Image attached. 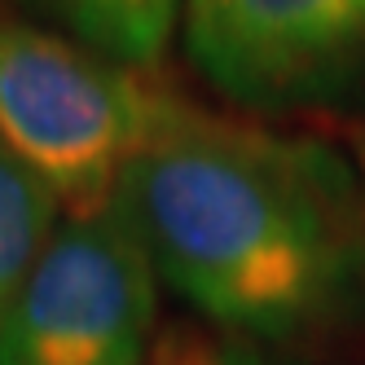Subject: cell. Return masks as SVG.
<instances>
[{"label": "cell", "mask_w": 365, "mask_h": 365, "mask_svg": "<svg viewBox=\"0 0 365 365\" xmlns=\"http://www.w3.org/2000/svg\"><path fill=\"white\" fill-rule=\"evenodd\" d=\"M119 202L154 273L242 339L312 334L365 291L361 190L322 141L163 93Z\"/></svg>", "instance_id": "1"}, {"label": "cell", "mask_w": 365, "mask_h": 365, "mask_svg": "<svg viewBox=\"0 0 365 365\" xmlns=\"http://www.w3.org/2000/svg\"><path fill=\"white\" fill-rule=\"evenodd\" d=\"M159 97L110 58L0 18V141L71 216L97 212L119 194L154 128Z\"/></svg>", "instance_id": "2"}, {"label": "cell", "mask_w": 365, "mask_h": 365, "mask_svg": "<svg viewBox=\"0 0 365 365\" xmlns=\"http://www.w3.org/2000/svg\"><path fill=\"white\" fill-rule=\"evenodd\" d=\"M154 277L119 194L71 216L0 322V365H145Z\"/></svg>", "instance_id": "3"}, {"label": "cell", "mask_w": 365, "mask_h": 365, "mask_svg": "<svg viewBox=\"0 0 365 365\" xmlns=\"http://www.w3.org/2000/svg\"><path fill=\"white\" fill-rule=\"evenodd\" d=\"M185 53L251 110L334 101L365 75V0H185Z\"/></svg>", "instance_id": "4"}, {"label": "cell", "mask_w": 365, "mask_h": 365, "mask_svg": "<svg viewBox=\"0 0 365 365\" xmlns=\"http://www.w3.org/2000/svg\"><path fill=\"white\" fill-rule=\"evenodd\" d=\"M58 194L0 141V322L58 229Z\"/></svg>", "instance_id": "5"}, {"label": "cell", "mask_w": 365, "mask_h": 365, "mask_svg": "<svg viewBox=\"0 0 365 365\" xmlns=\"http://www.w3.org/2000/svg\"><path fill=\"white\" fill-rule=\"evenodd\" d=\"M180 5L185 0H53L75 36L123 66H154L163 58Z\"/></svg>", "instance_id": "6"}, {"label": "cell", "mask_w": 365, "mask_h": 365, "mask_svg": "<svg viewBox=\"0 0 365 365\" xmlns=\"http://www.w3.org/2000/svg\"><path fill=\"white\" fill-rule=\"evenodd\" d=\"M159 365H273L259 352L242 344H216V339H198V334H176L172 344L159 352Z\"/></svg>", "instance_id": "7"}, {"label": "cell", "mask_w": 365, "mask_h": 365, "mask_svg": "<svg viewBox=\"0 0 365 365\" xmlns=\"http://www.w3.org/2000/svg\"><path fill=\"white\" fill-rule=\"evenodd\" d=\"M356 159H361V207H365V133L356 137Z\"/></svg>", "instance_id": "8"}]
</instances>
